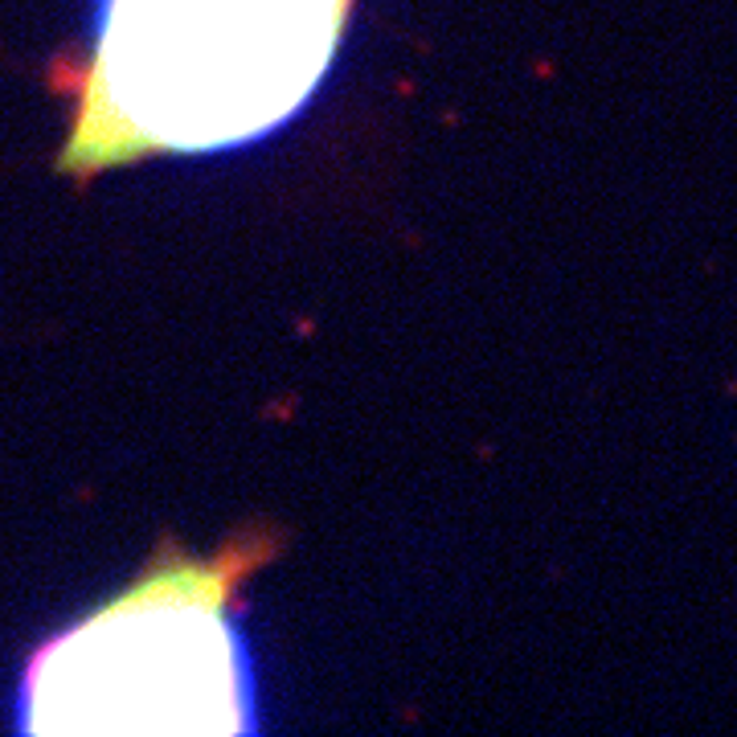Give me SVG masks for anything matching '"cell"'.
I'll return each mask as SVG.
<instances>
[{
  "label": "cell",
  "instance_id": "1",
  "mask_svg": "<svg viewBox=\"0 0 737 737\" xmlns=\"http://www.w3.org/2000/svg\"><path fill=\"white\" fill-rule=\"evenodd\" d=\"M352 0H99L62 168L205 156L279 132L320 91Z\"/></svg>",
  "mask_w": 737,
  "mask_h": 737
},
{
  "label": "cell",
  "instance_id": "2",
  "mask_svg": "<svg viewBox=\"0 0 737 737\" xmlns=\"http://www.w3.org/2000/svg\"><path fill=\"white\" fill-rule=\"evenodd\" d=\"M234 553L168 562L54 635L17 693L21 734H255V668L229 611Z\"/></svg>",
  "mask_w": 737,
  "mask_h": 737
}]
</instances>
